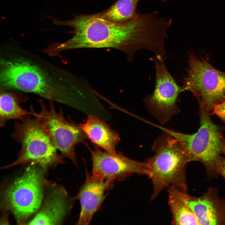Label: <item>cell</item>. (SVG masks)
Instances as JSON below:
<instances>
[{"mask_svg": "<svg viewBox=\"0 0 225 225\" xmlns=\"http://www.w3.org/2000/svg\"><path fill=\"white\" fill-rule=\"evenodd\" d=\"M58 23L73 29L70 39L63 42L53 43L52 50L56 55L73 49L110 48L122 52L131 61L139 50L154 51L160 36L159 22L153 12L137 13L133 19L122 23L113 22L94 14H81L72 20Z\"/></svg>", "mask_w": 225, "mask_h": 225, "instance_id": "2", "label": "cell"}, {"mask_svg": "<svg viewBox=\"0 0 225 225\" xmlns=\"http://www.w3.org/2000/svg\"><path fill=\"white\" fill-rule=\"evenodd\" d=\"M200 126L198 131L187 134L162 128L179 141L189 162L198 161L204 166L210 179L220 175L224 159L222 128L211 120L209 111L200 106Z\"/></svg>", "mask_w": 225, "mask_h": 225, "instance_id": "4", "label": "cell"}, {"mask_svg": "<svg viewBox=\"0 0 225 225\" xmlns=\"http://www.w3.org/2000/svg\"><path fill=\"white\" fill-rule=\"evenodd\" d=\"M186 75L181 86L183 92H191L199 106L208 111L225 100V72L215 68L208 62L189 53Z\"/></svg>", "mask_w": 225, "mask_h": 225, "instance_id": "6", "label": "cell"}, {"mask_svg": "<svg viewBox=\"0 0 225 225\" xmlns=\"http://www.w3.org/2000/svg\"><path fill=\"white\" fill-rule=\"evenodd\" d=\"M169 189L190 208L200 225H225V199L220 198L216 188L210 187L198 197L173 187Z\"/></svg>", "mask_w": 225, "mask_h": 225, "instance_id": "11", "label": "cell"}, {"mask_svg": "<svg viewBox=\"0 0 225 225\" xmlns=\"http://www.w3.org/2000/svg\"><path fill=\"white\" fill-rule=\"evenodd\" d=\"M42 172L35 165L28 167L4 192L2 204L14 214L18 223L23 224L41 205Z\"/></svg>", "mask_w": 225, "mask_h": 225, "instance_id": "7", "label": "cell"}, {"mask_svg": "<svg viewBox=\"0 0 225 225\" xmlns=\"http://www.w3.org/2000/svg\"><path fill=\"white\" fill-rule=\"evenodd\" d=\"M212 111L213 114L217 116L225 123V100L215 106Z\"/></svg>", "mask_w": 225, "mask_h": 225, "instance_id": "18", "label": "cell"}, {"mask_svg": "<svg viewBox=\"0 0 225 225\" xmlns=\"http://www.w3.org/2000/svg\"><path fill=\"white\" fill-rule=\"evenodd\" d=\"M139 0H118L107 10L94 14L113 22L125 23L136 16V9Z\"/></svg>", "mask_w": 225, "mask_h": 225, "instance_id": "16", "label": "cell"}, {"mask_svg": "<svg viewBox=\"0 0 225 225\" xmlns=\"http://www.w3.org/2000/svg\"><path fill=\"white\" fill-rule=\"evenodd\" d=\"M222 146L224 159L221 169L220 175L225 180V138L224 137H223L222 139Z\"/></svg>", "mask_w": 225, "mask_h": 225, "instance_id": "19", "label": "cell"}, {"mask_svg": "<svg viewBox=\"0 0 225 225\" xmlns=\"http://www.w3.org/2000/svg\"><path fill=\"white\" fill-rule=\"evenodd\" d=\"M114 182L90 174L86 170L84 183L78 194L71 199L78 200L80 204L81 211L76 224H89L95 213L100 209L108 191L113 188Z\"/></svg>", "mask_w": 225, "mask_h": 225, "instance_id": "12", "label": "cell"}, {"mask_svg": "<svg viewBox=\"0 0 225 225\" xmlns=\"http://www.w3.org/2000/svg\"><path fill=\"white\" fill-rule=\"evenodd\" d=\"M1 91L32 93L82 112L94 99V90L67 71L15 45L1 50Z\"/></svg>", "mask_w": 225, "mask_h": 225, "instance_id": "1", "label": "cell"}, {"mask_svg": "<svg viewBox=\"0 0 225 225\" xmlns=\"http://www.w3.org/2000/svg\"><path fill=\"white\" fill-rule=\"evenodd\" d=\"M168 204L172 215L173 225H200L190 208L168 190Z\"/></svg>", "mask_w": 225, "mask_h": 225, "instance_id": "17", "label": "cell"}, {"mask_svg": "<svg viewBox=\"0 0 225 225\" xmlns=\"http://www.w3.org/2000/svg\"><path fill=\"white\" fill-rule=\"evenodd\" d=\"M0 97V126L3 127L9 121L20 120L28 115H33L31 107L27 111L21 107L22 100L15 94L6 91H1Z\"/></svg>", "mask_w": 225, "mask_h": 225, "instance_id": "15", "label": "cell"}, {"mask_svg": "<svg viewBox=\"0 0 225 225\" xmlns=\"http://www.w3.org/2000/svg\"><path fill=\"white\" fill-rule=\"evenodd\" d=\"M162 0L163 2H164L166 1L167 0Z\"/></svg>", "mask_w": 225, "mask_h": 225, "instance_id": "20", "label": "cell"}, {"mask_svg": "<svg viewBox=\"0 0 225 225\" xmlns=\"http://www.w3.org/2000/svg\"><path fill=\"white\" fill-rule=\"evenodd\" d=\"M91 154L92 161L91 173L107 180H122L133 174L146 175L149 173L145 161L132 160L122 153L111 154L98 147L91 148L85 144Z\"/></svg>", "mask_w": 225, "mask_h": 225, "instance_id": "10", "label": "cell"}, {"mask_svg": "<svg viewBox=\"0 0 225 225\" xmlns=\"http://www.w3.org/2000/svg\"><path fill=\"white\" fill-rule=\"evenodd\" d=\"M163 131L152 145L154 155L145 161L153 186L152 200L168 186L187 191L185 169L188 158L178 140Z\"/></svg>", "mask_w": 225, "mask_h": 225, "instance_id": "3", "label": "cell"}, {"mask_svg": "<svg viewBox=\"0 0 225 225\" xmlns=\"http://www.w3.org/2000/svg\"><path fill=\"white\" fill-rule=\"evenodd\" d=\"M31 115H27L15 122L11 137L20 144L21 148L17 159L3 168L30 162L42 167L64 163V158L58 153L39 119Z\"/></svg>", "mask_w": 225, "mask_h": 225, "instance_id": "5", "label": "cell"}, {"mask_svg": "<svg viewBox=\"0 0 225 225\" xmlns=\"http://www.w3.org/2000/svg\"><path fill=\"white\" fill-rule=\"evenodd\" d=\"M68 211L67 194L60 188L52 191L46 200L40 212L28 224H60Z\"/></svg>", "mask_w": 225, "mask_h": 225, "instance_id": "14", "label": "cell"}, {"mask_svg": "<svg viewBox=\"0 0 225 225\" xmlns=\"http://www.w3.org/2000/svg\"><path fill=\"white\" fill-rule=\"evenodd\" d=\"M165 58L155 57V86L152 93L144 99L146 107L161 124L170 121L180 110L176 104L178 97L183 92L167 68Z\"/></svg>", "mask_w": 225, "mask_h": 225, "instance_id": "9", "label": "cell"}, {"mask_svg": "<svg viewBox=\"0 0 225 225\" xmlns=\"http://www.w3.org/2000/svg\"><path fill=\"white\" fill-rule=\"evenodd\" d=\"M49 102L47 106L43 101L40 100V111L37 112L34 110L33 116L39 119L61 154L63 158L70 159L77 166L75 146L81 143L85 144L87 137L80 125L67 120L62 109L58 111L53 101Z\"/></svg>", "mask_w": 225, "mask_h": 225, "instance_id": "8", "label": "cell"}, {"mask_svg": "<svg viewBox=\"0 0 225 225\" xmlns=\"http://www.w3.org/2000/svg\"><path fill=\"white\" fill-rule=\"evenodd\" d=\"M104 121L88 115L85 122L80 125L87 138L93 143L108 153L114 154L117 152L116 148L120 138Z\"/></svg>", "mask_w": 225, "mask_h": 225, "instance_id": "13", "label": "cell"}]
</instances>
